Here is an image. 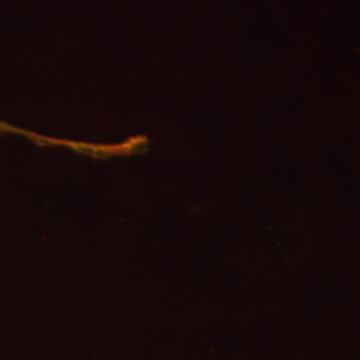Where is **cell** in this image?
Masks as SVG:
<instances>
[{"instance_id": "obj_1", "label": "cell", "mask_w": 360, "mask_h": 360, "mask_svg": "<svg viewBox=\"0 0 360 360\" xmlns=\"http://www.w3.org/2000/svg\"><path fill=\"white\" fill-rule=\"evenodd\" d=\"M6 134H13V135H20L23 138L28 139L30 142L35 143L41 147L46 146H56V147H65L70 148L75 153L82 154L86 148L84 142H77V141H68V139H56V138H50V136H44V135H39L37 132L28 131V129H19L16 126H13L10 123L1 122L0 120V135H6Z\"/></svg>"}]
</instances>
